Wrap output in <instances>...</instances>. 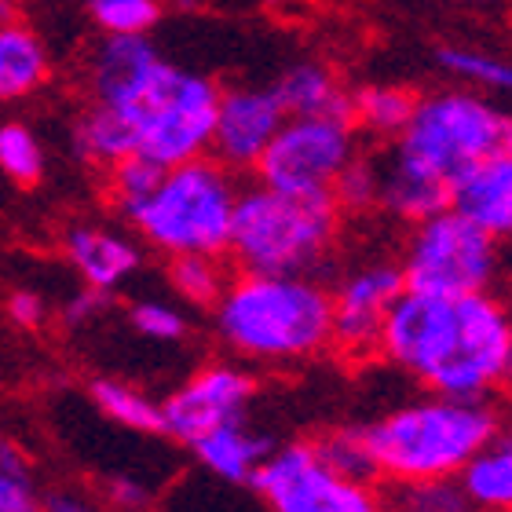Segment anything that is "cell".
I'll list each match as a JSON object with an SVG mask.
<instances>
[{
  "mask_svg": "<svg viewBox=\"0 0 512 512\" xmlns=\"http://www.w3.org/2000/svg\"><path fill=\"white\" fill-rule=\"evenodd\" d=\"M15 22V0H0V26Z\"/></svg>",
  "mask_w": 512,
  "mask_h": 512,
  "instance_id": "obj_40",
  "label": "cell"
},
{
  "mask_svg": "<svg viewBox=\"0 0 512 512\" xmlns=\"http://www.w3.org/2000/svg\"><path fill=\"white\" fill-rule=\"evenodd\" d=\"M355 125L341 118H286L256 161L264 187L289 194L330 191L337 172L355 158Z\"/></svg>",
  "mask_w": 512,
  "mask_h": 512,
  "instance_id": "obj_10",
  "label": "cell"
},
{
  "mask_svg": "<svg viewBox=\"0 0 512 512\" xmlns=\"http://www.w3.org/2000/svg\"><path fill=\"white\" fill-rule=\"evenodd\" d=\"M161 165L147 161L143 154H128L121 158L118 165H110L107 169V191H110V202L118 205V213L125 216L132 205H139L147 198L161 180Z\"/></svg>",
  "mask_w": 512,
  "mask_h": 512,
  "instance_id": "obj_31",
  "label": "cell"
},
{
  "mask_svg": "<svg viewBox=\"0 0 512 512\" xmlns=\"http://www.w3.org/2000/svg\"><path fill=\"white\" fill-rule=\"evenodd\" d=\"M403 289V271L388 260L348 271L337 282V289H330V344H337L344 355H355V359L377 352L381 322Z\"/></svg>",
  "mask_w": 512,
  "mask_h": 512,
  "instance_id": "obj_12",
  "label": "cell"
},
{
  "mask_svg": "<svg viewBox=\"0 0 512 512\" xmlns=\"http://www.w3.org/2000/svg\"><path fill=\"white\" fill-rule=\"evenodd\" d=\"M110 502L125 512H139V509H147L150 505V491L147 487H139V483H132V480H114L110 483Z\"/></svg>",
  "mask_w": 512,
  "mask_h": 512,
  "instance_id": "obj_37",
  "label": "cell"
},
{
  "mask_svg": "<svg viewBox=\"0 0 512 512\" xmlns=\"http://www.w3.org/2000/svg\"><path fill=\"white\" fill-rule=\"evenodd\" d=\"M194 458L202 461L205 472H213L216 480L224 483H249L253 469L271 454V439L253 432L246 421H235V425L213 428L191 443Z\"/></svg>",
  "mask_w": 512,
  "mask_h": 512,
  "instance_id": "obj_18",
  "label": "cell"
},
{
  "mask_svg": "<svg viewBox=\"0 0 512 512\" xmlns=\"http://www.w3.org/2000/svg\"><path fill=\"white\" fill-rule=\"evenodd\" d=\"M476 512H509L512 509V443L509 436L491 439L476 450L465 469L454 476Z\"/></svg>",
  "mask_w": 512,
  "mask_h": 512,
  "instance_id": "obj_22",
  "label": "cell"
},
{
  "mask_svg": "<svg viewBox=\"0 0 512 512\" xmlns=\"http://www.w3.org/2000/svg\"><path fill=\"white\" fill-rule=\"evenodd\" d=\"M330 194L341 213H370V209H377V202H381V158L355 150V158L337 172Z\"/></svg>",
  "mask_w": 512,
  "mask_h": 512,
  "instance_id": "obj_28",
  "label": "cell"
},
{
  "mask_svg": "<svg viewBox=\"0 0 512 512\" xmlns=\"http://www.w3.org/2000/svg\"><path fill=\"white\" fill-rule=\"evenodd\" d=\"M52 74L48 48L30 26L4 22L0 26V103H15L41 92Z\"/></svg>",
  "mask_w": 512,
  "mask_h": 512,
  "instance_id": "obj_19",
  "label": "cell"
},
{
  "mask_svg": "<svg viewBox=\"0 0 512 512\" xmlns=\"http://www.w3.org/2000/svg\"><path fill=\"white\" fill-rule=\"evenodd\" d=\"M0 512H44L30 480H19L0 469Z\"/></svg>",
  "mask_w": 512,
  "mask_h": 512,
  "instance_id": "obj_34",
  "label": "cell"
},
{
  "mask_svg": "<svg viewBox=\"0 0 512 512\" xmlns=\"http://www.w3.org/2000/svg\"><path fill=\"white\" fill-rule=\"evenodd\" d=\"M227 267L220 256H169V286L194 308H213L227 286Z\"/></svg>",
  "mask_w": 512,
  "mask_h": 512,
  "instance_id": "obj_25",
  "label": "cell"
},
{
  "mask_svg": "<svg viewBox=\"0 0 512 512\" xmlns=\"http://www.w3.org/2000/svg\"><path fill=\"white\" fill-rule=\"evenodd\" d=\"M494 238L512 235V150L491 154L450 180V205Z\"/></svg>",
  "mask_w": 512,
  "mask_h": 512,
  "instance_id": "obj_15",
  "label": "cell"
},
{
  "mask_svg": "<svg viewBox=\"0 0 512 512\" xmlns=\"http://www.w3.org/2000/svg\"><path fill=\"white\" fill-rule=\"evenodd\" d=\"M384 512H476L458 480H417L395 483L384 498Z\"/></svg>",
  "mask_w": 512,
  "mask_h": 512,
  "instance_id": "obj_29",
  "label": "cell"
},
{
  "mask_svg": "<svg viewBox=\"0 0 512 512\" xmlns=\"http://www.w3.org/2000/svg\"><path fill=\"white\" fill-rule=\"evenodd\" d=\"M88 395H92L99 414H107L114 425L132 428V432H150V436L161 432V403L132 384L118 381V377H96L88 384Z\"/></svg>",
  "mask_w": 512,
  "mask_h": 512,
  "instance_id": "obj_24",
  "label": "cell"
},
{
  "mask_svg": "<svg viewBox=\"0 0 512 512\" xmlns=\"http://www.w3.org/2000/svg\"><path fill=\"white\" fill-rule=\"evenodd\" d=\"M447 205L450 183L403 169L392 158H381V202H377V209H388L403 224H421L428 216L443 213Z\"/></svg>",
  "mask_w": 512,
  "mask_h": 512,
  "instance_id": "obj_21",
  "label": "cell"
},
{
  "mask_svg": "<svg viewBox=\"0 0 512 512\" xmlns=\"http://www.w3.org/2000/svg\"><path fill=\"white\" fill-rule=\"evenodd\" d=\"M107 308H110V293L85 286L81 293H74V300H70V304H66L63 322H66V326H85V322H92L96 315H103Z\"/></svg>",
  "mask_w": 512,
  "mask_h": 512,
  "instance_id": "obj_36",
  "label": "cell"
},
{
  "mask_svg": "<svg viewBox=\"0 0 512 512\" xmlns=\"http://www.w3.org/2000/svg\"><path fill=\"white\" fill-rule=\"evenodd\" d=\"M286 121V110L278 103L275 88H231L220 92L213 125V158L231 172L256 169L260 154L275 139L278 125Z\"/></svg>",
  "mask_w": 512,
  "mask_h": 512,
  "instance_id": "obj_13",
  "label": "cell"
},
{
  "mask_svg": "<svg viewBox=\"0 0 512 512\" xmlns=\"http://www.w3.org/2000/svg\"><path fill=\"white\" fill-rule=\"evenodd\" d=\"M439 70L458 77L465 85L483 88V92H509L512 88V66L505 59L480 48H461V44H443L436 52Z\"/></svg>",
  "mask_w": 512,
  "mask_h": 512,
  "instance_id": "obj_26",
  "label": "cell"
},
{
  "mask_svg": "<svg viewBox=\"0 0 512 512\" xmlns=\"http://www.w3.org/2000/svg\"><path fill=\"white\" fill-rule=\"evenodd\" d=\"M341 235V209L330 191L289 194L275 187L238 191L227 253L242 271L319 275Z\"/></svg>",
  "mask_w": 512,
  "mask_h": 512,
  "instance_id": "obj_4",
  "label": "cell"
},
{
  "mask_svg": "<svg viewBox=\"0 0 512 512\" xmlns=\"http://www.w3.org/2000/svg\"><path fill=\"white\" fill-rule=\"evenodd\" d=\"M0 172L8 180L33 187L44 176V147L37 132L22 121H0Z\"/></svg>",
  "mask_w": 512,
  "mask_h": 512,
  "instance_id": "obj_27",
  "label": "cell"
},
{
  "mask_svg": "<svg viewBox=\"0 0 512 512\" xmlns=\"http://www.w3.org/2000/svg\"><path fill=\"white\" fill-rule=\"evenodd\" d=\"M417 96L403 85H363L352 92V125H363L370 136L395 139L414 114Z\"/></svg>",
  "mask_w": 512,
  "mask_h": 512,
  "instance_id": "obj_23",
  "label": "cell"
},
{
  "mask_svg": "<svg viewBox=\"0 0 512 512\" xmlns=\"http://www.w3.org/2000/svg\"><path fill=\"white\" fill-rule=\"evenodd\" d=\"M161 59L147 33H107L92 52L88 63V85L92 96L103 107L132 110L139 96L150 88L154 74L161 70Z\"/></svg>",
  "mask_w": 512,
  "mask_h": 512,
  "instance_id": "obj_14",
  "label": "cell"
},
{
  "mask_svg": "<svg viewBox=\"0 0 512 512\" xmlns=\"http://www.w3.org/2000/svg\"><path fill=\"white\" fill-rule=\"evenodd\" d=\"M0 469L11 472V476H19V480H30V458H26L11 439H0Z\"/></svg>",
  "mask_w": 512,
  "mask_h": 512,
  "instance_id": "obj_38",
  "label": "cell"
},
{
  "mask_svg": "<svg viewBox=\"0 0 512 512\" xmlns=\"http://www.w3.org/2000/svg\"><path fill=\"white\" fill-rule=\"evenodd\" d=\"M502 150H512L509 114L472 88H450L417 99L388 158L403 169L450 183L461 169Z\"/></svg>",
  "mask_w": 512,
  "mask_h": 512,
  "instance_id": "obj_6",
  "label": "cell"
},
{
  "mask_svg": "<svg viewBox=\"0 0 512 512\" xmlns=\"http://www.w3.org/2000/svg\"><path fill=\"white\" fill-rule=\"evenodd\" d=\"M238 191L235 172L205 154L161 172L158 187L125 220L165 256H224Z\"/></svg>",
  "mask_w": 512,
  "mask_h": 512,
  "instance_id": "obj_5",
  "label": "cell"
},
{
  "mask_svg": "<svg viewBox=\"0 0 512 512\" xmlns=\"http://www.w3.org/2000/svg\"><path fill=\"white\" fill-rule=\"evenodd\" d=\"M267 512H384L374 483L344 480L319 458L315 443L271 450L249 476Z\"/></svg>",
  "mask_w": 512,
  "mask_h": 512,
  "instance_id": "obj_9",
  "label": "cell"
},
{
  "mask_svg": "<svg viewBox=\"0 0 512 512\" xmlns=\"http://www.w3.org/2000/svg\"><path fill=\"white\" fill-rule=\"evenodd\" d=\"M216 107L220 85L213 77L161 63L136 107L125 110L136 125V154L161 169L205 158L213 143Z\"/></svg>",
  "mask_w": 512,
  "mask_h": 512,
  "instance_id": "obj_7",
  "label": "cell"
},
{
  "mask_svg": "<svg viewBox=\"0 0 512 512\" xmlns=\"http://www.w3.org/2000/svg\"><path fill=\"white\" fill-rule=\"evenodd\" d=\"M275 96L286 118H341L352 121V92L337 81L330 66L297 63L278 77Z\"/></svg>",
  "mask_w": 512,
  "mask_h": 512,
  "instance_id": "obj_17",
  "label": "cell"
},
{
  "mask_svg": "<svg viewBox=\"0 0 512 512\" xmlns=\"http://www.w3.org/2000/svg\"><path fill=\"white\" fill-rule=\"evenodd\" d=\"M359 432L384 480H454L476 450L502 436V414L494 399H450L432 392L428 399L395 406Z\"/></svg>",
  "mask_w": 512,
  "mask_h": 512,
  "instance_id": "obj_3",
  "label": "cell"
},
{
  "mask_svg": "<svg viewBox=\"0 0 512 512\" xmlns=\"http://www.w3.org/2000/svg\"><path fill=\"white\" fill-rule=\"evenodd\" d=\"M63 253L88 289L114 293L121 282L136 275L143 253L132 238L107 231V227H70L63 238Z\"/></svg>",
  "mask_w": 512,
  "mask_h": 512,
  "instance_id": "obj_16",
  "label": "cell"
},
{
  "mask_svg": "<svg viewBox=\"0 0 512 512\" xmlns=\"http://www.w3.org/2000/svg\"><path fill=\"white\" fill-rule=\"evenodd\" d=\"M70 143H74V154L81 161L99 165V169H110L121 158L136 154V125H132V118H128L125 110L92 103L74 121Z\"/></svg>",
  "mask_w": 512,
  "mask_h": 512,
  "instance_id": "obj_20",
  "label": "cell"
},
{
  "mask_svg": "<svg viewBox=\"0 0 512 512\" xmlns=\"http://www.w3.org/2000/svg\"><path fill=\"white\" fill-rule=\"evenodd\" d=\"M213 311L220 341L249 363H300L330 348V289L315 275L242 271Z\"/></svg>",
  "mask_w": 512,
  "mask_h": 512,
  "instance_id": "obj_2",
  "label": "cell"
},
{
  "mask_svg": "<svg viewBox=\"0 0 512 512\" xmlns=\"http://www.w3.org/2000/svg\"><path fill=\"white\" fill-rule=\"evenodd\" d=\"M315 450H319V458L326 461L337 476H344V480H355V483L377 480L374 458H370V450H366L359 428H337V432H326L322 439H315Z\"/></svg>",
  "mask_w": 512,
  "mask_h": 512,
  "instance_id": "obj_30",
  "label": "cell"
},
{
  "mask_svg": "<svg viewBox=\"0 0 512 512\" xmlns=\"http://www.w3.org/2000/svg\"><path fill=\"white\" fill-rule=\"evenodd\" d=\"M8 315L22 330H37L44 322V315H48V304H44V297L33 293V289H15L8 297Z\"/></svg>",
  "mask_w": 512,
  "mask_h": 512,
  "instance_id": "obj_35",
  "label": "cell"
},
{
  "mask_svg": "<svg viewBox=\"0 0 512 512\" xmlns=\"http://www.w3.org/2000/svg\"><path fill=\"white\" fill-rule=\"evenodd\" d=\"M256 399V377L238 363H209L194 370L176 392L161 403V432L191 447L213 428L246 421Z\"/></svg>",
  "mask_w": 512,
  "mask_h": 512,
  "instance_id": "obj_11",
  "label": "cell"
},
{
  "mask_svg": "<svg viewBox=\"0 0 512 512\" xmlns=\"http://www.w3.org/2000/svg\"><path fill=\"white\" fill-rule=\"evenodd\" d=\"M377 352L450 399H494L512 374L509 308L494 293L403 289L377 333Z\"/></svg>",
  "mask_w": 512,
  "mask_h": 512,
  "instance_id": "obj_1",
  "label": "cell"
},
{
  "mask_svg": "<svg viewBox=\"0 0 512 512\" xmlns=\"http://www.w3.org/2000/svg\"><path fill=\"white\" fill-rule=\"evenodd\" d=\"M88 15L103 33H150L161 19L158 0H88Z\"/></svg>",
  "mask_w": 512,
  "mask_h": 512,
  "instance_id": "obj_32",
  "label": "cell"
},
{
  "mask_svg": "<svg viewBox=\"0 0 512 512\" xmlns=\"http://www.w3.org/2000/svg\"><path fill=\"white\" fill-rule=\"evenodd\" d=\"M128 319L147 341L172 344L187 337V315L176 304H165V300H139V304L128 308Z\"/></svg>",
  "mask_w": 512,
  "mask_h": 512,
  "instance_id": "obj_33",
  "label": "cell"
},
{
  "mask_svg": "<svg viewBox=\"0 0 512 512\" xmlns=\"http://www.w3.org/2000/svg\"><path fill=\"white\" fill-rule=\"evenodd\" d=\"M410 227L414 231L406 238L399 260L406 289L443 293V297L491 293L502 275V238L487 235L454 209H443Z\"/></svg>",
  "mask_w": 512,
  "mask_h": 512,
  "instance_id": "obj_8",
  "label": "cell"
},
{
  "mask_svg": "<svg viewBox=\"0 0 512 512\" xmlns=\"http://www.w3.org/2000/svg\"><path fill=\"white\" fill-rule=\"evenodd\" d=\"M44 512H99V509L88 505L85 498H77V494H52V498L44 502Z\"/></svg>",
  "mask_w": 512,
  "mask_h": 512,
  "instance_id": "obj_39",
  "label": "cell"
}]
</instances>
